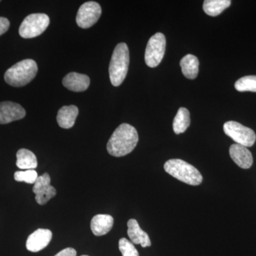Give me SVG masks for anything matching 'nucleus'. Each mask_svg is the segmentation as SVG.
Returning a JSON list of instances; mask_svg holds the SVG:
<instances>
[{
  "label": "nucleus",
  "mask_w": 256,
  "mask_h": 256,
  "mask_svg": "<svg viewBox=\"0 0 256 256\" xmlns=\"http://www.w3.org/2000/svg\"><path fill=\"white\" fill-rule=\"evenodd\" d=\"M136 128L130 124H120L112 133L107 144V150L110 156H124L130 154L138 142Z\"/></svg>",
  "instance_id": "1"
},
{
  "label": "nucleus",
  "mask_w": 256,
  "mask_h": 256,
  "mask_svg": "<svg viewBox=\"0 0 256 256\" xmlns=\"http://www.w3.org/2000/svg\"><path fill=\"white\" fill-rule=\"evenodd\" d=\"M130 64V53L127 44L120 43L116 46L109 66L111 84L119 86L127 76Z\"/></svg>",
  "instance_id": "2"
},
{
  "label": "nucleus",
  "mask_w": 256,
  "mask_h": 256,
  "mask_svg": "<svg viewBox=\"0 0 256 256\" xmlns=\"http://www.w3.org/2000/svg\"><path fill=\"white\" fill-rule=\"evenodd\" d=\"M38 66L34 60H24L8 69L4 74L6 84L14 87L24 86L36 76Z\"/></svg>",
  "instance_id": "3"
},
{
  "label": "nucleus",
  "mask_w": 256,
  "mask_h": 256,
  "mask_svg": "<svg viewBox=\"0 0 256 256\" xmlns=\"http://www.w3.org/2000/svg\"><path fill=\"white\" fill-rule=\"evenodd\" d=\"M164 168L168 174L188 184L197 186L203 181V176L200 171L182 160H168L165 162Z\"/></svg>",
  "instance_id": "4"
},
{
  "label": "nucleus",
  "mask_w": 256,
  "mask_h": 256,
  "mask_svg": "<svg viewBox=\"0 0 256 256\" xmlns=\"http://www.w3.org/2000/svg\"><path fill=\"white\" fill-rule=\"evenodd\" d=\"M50 22V18L46 14L42 13L30 14L20 25L18 33L24 38H34L45 32Z\"/></svg>",
  "instance_id": "5"
},
{
  "label": "nucleus",
  "mask_w": 256,
  "mask_h": 256,
  "mask_svg": "<svg viewBox=\"0 0 256 256\" xmlns=\"http://www.w3.org/2000/svg\"><path fill=\"white\" fill-rule=\"evenodd\" d=\"M224 131L236 144L248 148L254 146L256 140L255 132L236 121H228L224 124Z\"/></svg>",
  "instance_id": "6"
},
{
  "label": "nucleus",
  "mask_w": 256,
  "mask_h": 256,
  "mask_svg": "<svg viewBox=\"0 0 256 256\" xmlns=\"http://www.w3.org/2000/svg\"><path fill=\"white\" fill-rule=\"evenodd\" d=\"M166 38L162 33H156L148 41L146 45L144 60L148 66L154 68L158 66L165 53Z\"/></svg>",
  "instance_id": "7"
},
{
  "label": "nucleus",
  "mask_w": 256,
  "mask_h": 256,
  "mask_svg": "<svg viewBox=\"0 0 256 256\" xmlns=\"http://www.w3.org/2000/svg\"><path fill=\"white\" fill-rule=\"evenodd\" d=\"M102 9L96 2H87L79 8L76 16V23L79 28H92L100 18Z\"/></svg>",
  "instance_id": "8"
},
{
  "label": "nucleus",
  "mask_w": 256,
  "mask_h": 256,
  "mask_svg": "<svg viewBox=\"0 0 256 256\" xmlns=\"http://www.w3.org/2000/svg\"><path fill=\"white\" fill-rule=\"evenodd\" d=\"M33 192L36 195L35 200L40 205L46 204L56 194V190L50 185V178L48 173L38 176L34 184Z\"/></svg>",
  "instance_id": "9"
},
{
  "label": "nucleus",
  "mask_w": 256,
  "mask_h": 256,
  "mask_svg": "<svg viewBox=\"0 0 256 256\" xmlns=\"http://www.w3.org/2000/svg\"><path fill=\"white\" fill-rule=\"evenodd\" d=\"M26 111L22 106L11 101L0 102V124H8L24 118Z\"/></svg>",
  "instance_id": "10"
},
{
  "label": "nucleus",
  "mask_w": 256,
  "mask_h": 256,
  "mask_svg": "<svg viewBox=\"0 0 256 256\" xmlns=\"http://www.w3.org/2000/svg\"><path fill=\"white\" fill-rule=\"evenodd\" d=\"M52 238V233L48 229H37L28 237L26 248L31 252H40L48 245Z\"/></svg>",
  "instance_id": "11"
},
{
  "label": "nucleus",
  "mask_w": 256,
  "mask_h": 256,
  "mask_svg": "<svg viewBox=\"0 0 256 256\" xmlns=\"http://www.w3.org/2000/svg\"><path fill=\"white\" fill-rule=\"evenodd\" d=\"M229 154L238 166L242 169H249L252 166L254 160L252 152L246 146L238 144H234L230 146Z\"/></svg>",
  "instance_id": "12"
},
{
  "label": "nucleus",
  "mask_w": 256,
  "mask_h": 256,
  "mask_svg": "<svg viewBox=\"0 0 256 256\" xmlns=\"http://www.w3.org/2000/svg\"><path fill=\"white\" fill-rule=\"evenodd\" d=\"M63 85L72 92H82L87 90L90 85V78L85 74L72 72L64 77Z\"/></svg>",
  "instance_id": "13"
},
{
  "label": "nucleus",
  "mask_w": 256,
  "mask_h": 256,
  "mask_svg": "<svg viewBox=\"0 0 256 256\" xmlns=\"http://www.w3.org/2000/svg\"><path fill=\"white\" fill-rule=\"evenodd\" d=\"M128 235L132 244H140L143 248L150 246L151 240L149 236L140 228L137 220H128Z\"/></svg>",
  "instance_id": "14"
},
{
  "label": "nucleus",
  "mask_w": 256,
  "mask_h": 256,
  "mask_svg": "<svg viewBox=\"0 0 256 256\" xmlns=\"http://www.w3.org/2000/svg\"><path fill=\"white\" fill-rule=\"evenodd\" d=\"M114 220L110 215L98 214L92 218L90 228L96 236L106 235L114 226Z\"/></svg>",
  "instance_id": "15"
},
{
  "label": "nucleus",
  "mask_w": 256,
  "mask_h": 256,
  "mask_svg": "<svg viewBox=\"0 0 256 256\" xmlns=\"http://www.w3.org/2000/svg\"><path fill=\"white\" fill-rule=\"evenodd\" d=\"M78 114V108L76 106H64L58 110L57 122L60 128L70 129L75 124Z\"/></svg>",
  "instance_id": "16"
},
{
  "label": "nucleus",
  "mask_w": 256,
  "mask_h": 256,
  "mask_svg": "<svg viewBox=\"0 0 256 256\" xmlns=\"http://www.w3.org/2000/svg\"><path fill=\"white\" fill-rule=\"evenodd\" d=\"M182 72L184 76L188 79L196 78L198 74L200 62L196 56L192 54H188L183 57L180 62Z\"/></svg>",
  "instance_id": "17"
},
{
  "label": "nucleus",
  "mask_w": 256,
  "mask_h": 256,
  "mask_svg": "<svg viewBox=\"0 0 256 256\" xmlns=\"http://www.w3.org/2000/svg\"><path fill=\"white\" fill-rule=\"evenodd\" d=\"M37 160L32 151L26 149H20L16 153V166L20 169L34 170L37 166Z\"/></svg>",
  "instance_id": "18"
},
{
  "label": "nucleus",
  "mask_w": 256,
  "mask_h": 256,
  "mask_svg": "<svg viewBox=\"0 0 256 256\" xmlns=\"http://www.w3.org/2000/svg\"><path fill=\"white\" fill-rule=\"evenodd\" d=\"M230 4V0H206L204 2L203 10L206 14L216 16L229 8Z\"/></svg>",
  "instance_id": "19"
},
{
  "label": "nucleus",
  "mask_w": 256,
  "mask_h": 256,
  "mask_svg": "<svg viewBox=\"0 0 256 256\" xmlns=\"http://www.w3.org/2000/svg\"><path fill=\"white\" fill-rule=\"evenodd\" d=\"M190 114L188 109L180 108L173 121V130L176 134L184 132L190 126Z\"/></svg>",
  "instance_id": "20"
},
{
  "label": "nucleus",
  "mask_w": 256,
  "mask_h": 256,
  "mask_svg": "<svg viewBox=\"0 0 256 256\" xmlns=\"http://www.w3.org/2000/svg\"><path fill=\"white\" fill-rule=\"evenodd\" d=\"M235 88L238 92H256V76H246L235 82Z\"/></svg>",
  "instance_id": "21"
},
{
  "label": "nucleus",
  "mask_w": 256,
  "mask_h": 256,
  "mask_svg": "<svg viewBox=\"0 0 256 256\" xmlns=\"http://www.w3.org/2000/svg\"><path fill=\"white\" fill-rule=\"evenodd\" d=\"M38 174L34 170H25V171H18L14 173V180L18 182H24L28 184L36 182Z\"/></svg>",
  "instance_id": "22"
},
{
  "label": "nucleus",
  "mask_w": 256,
  "mask_h": 256,
  "mask_svg": "<svg viewBox=\"0 0 256 256\" xmlns=\"http://www.w3.org/2000/svg\"><path fill=\"white\" fill-rule=\"evenodd\" d=\"M119 249L122 256H139L137 249L128 239L122 238L119 240Z\"/></svg>",
  "instance_id": "23"
},
{
  "label": "nucleus",
  "mask_w": 256,
  "mask_h": 256,
  "mask_svg": "<svg viewBox=\"0 0 256 256\" xmlns=\"http://www.w3.org/2000/svg\"><path fill=\"white\" fill-rule=\"evenodd\" d=\"M10 22L8 18L0 16V36L4 34L10 28Z\"/></svg>",
  "instance_id": "24"
},
{
  "label": "nucleus",
  "mask_w": 256,
  "mask_h": 256,
  "mask_svg": "<svg viewBox=\"0 0 256 256\" xmlns=\"http://www.w3.org/2000/svg\"><path fill=\"white\" fill-rule=\"evenodd\" d=\"M55 256H76V252L72 248H67L60 250Z\"/></svg>",
  "instance_id": "25"
},
{
  "label": "nucleus",
  "mask_w": 256,
  "mask_h": 256,
  "mask_svg": "<svg viewBox=\"0 0 256 256\" xmlns=\"http://www.w3.org/2000/svg\"><path fill=\"white\" fill-rule=\"evenodd\" d=\"M88 256L84 255V256Z\"/></svg>",
  "instance_id": "26"
}]
</instances>
